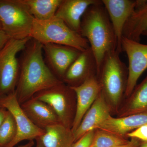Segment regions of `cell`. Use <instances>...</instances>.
<instances>
[{
	"label": "cell",
	"mask_w": 147,
	"mask_h": 147,
	"mask_svg": "<svg viewBox=\"0 0 147 147\" xmlns=\"http://www.w3.org/2000/svg\"><path fill=\"white\" fill-rule=\"evenodd\" d=\"M35 19L46 21L54 18L62 0H20Z\"/></svg>",
	"instance_id": "obj_20"
},
{
	"label": "cell",
	"mask_w": 147,
	"mask_h": 147,
	"mask_svg": "<svg viewBox=\"0 0 147 147\" xmlns=\"http://www.w3.org/2000/svg\"><path fill=\"white\" fill-rule=\"evenodd\" d=\"M42 50L45 63L61 81L68 69L82 52L73 47L53 43L43 44Z\"/></svg>",
	"instance_id": "obj_10"
},
{
	"label": "cell",
	"mask_w": 147,
	"mask_h": 147,
	"mask_svg": "<svg viewBox=\"0 0 147 147\" xmlns=\"http://www.w3.org/2000/svg\"><path fill=\"white\" fill-rule=\"evenodd\" d=\"M34 18L20 0H0V23L11 38H31Z\"/></svg>",
	"instance_id": "obj_5"
},
{
	"label": "cell",
	"mask_w": 147,
	"mask_h": 147,
	"mask_svg": "<svg viewBox=\"0 0 147 147\" xmlns=\"http://www.w3.org/2000/svg\"><path fill=\"white\" fill-rule=\"evenodd\" d=\"M44 134L39 137L44 147H71L74 143L71 129L59 123L45 129Z\"/></svg>",
	"instance_id": "obj_19"
},
{
	"label": "cell",
	"mask_w": 147,
	"mask_h": 147,
	"mask_svg": "<svg viewBox=\"0 0 147 147\" xmlns=\"http://www.w3.org/2000/svg\"><path fill=\"white\" fill-rule=\"evenodd\" d=\"M34 144L35 143L34 140H31V141H29L27 144L19 146L18 147H33L34 146Z\"/></svg>",
	"instance_id": "obj_29"
},
{
	"label": "cell",
	"mask_w": 147,
	"mask_h": 147,
	"mask_svg": "<svg viewBox=\"0 0 147 147\" xmlns=\"http://www.w3.org/2000/svg\"><path fill=\"white\" fill-rule=\"evenodd\" d=\"M138 147H147V142H144L143 143H142Z\"/></svg>",
	"instance_id": "obj_31"
},
{
	"label": "cell",
	"mask_w": 147,
	"mask_h": 147,
	"mask_svg": "<svg viewBox=\"0 0 147 147\" xmlns=\"http://www.w3.org/2000/svg\"><path fill=\"white\" fill-rule=\"evenodd\" d=\"M95 130H92L84 134L74 142L71 147H91Z\"/></svg>",
	"instance_id": "obj_25"
},
{
	"label": "cell",
	"mask_w": 147,
	"mask_h": 147,
	"mask_svg": "<svg viewBox=\"0 0 147 147\" xmlns=\"http://www.w3.org/2000/svg\"><path fill=\"white\" fill-rule=\"evenodd\" d=\"M0 106L11 113L16 122L17 133L6 147H14L25 140H34L41 137L45 130L35 125L21 108L15 92L0 98Z\"/></svg>",
	"instance_id": "obj_8"
},
{
	"label": "cell",
	"mask_w": 147,
	"mask_h": 147,
	"mask_svg": "<svg viewBox=\"0 0 147 147\" xmlns=\"http://www.w3.org/2000/svg\"><path fill=\"white\" fill-rule=\"evenodd\" d=\"M31 38H11L0 51V98L15 92L20 70L17 55Z\"/></svg>",
	"instance_id": "obj_6"
},
{
	"label": "cell",
	"mask_w": 147,
	"mask_h": 147,
	"mask_svg": "<svg viewBox=\"0 0 147 147\" xmlns=\"http://www.w3.org/2000/svg\"><path fill=\"white\" fill-rule=\"evenodd\" d=\"M113 26L117 40L116 51L120 53L124 27L136 6L134 0H102Z\"/></svg>",
	"instance_id": "obj_11"
},
{
	"label": "cell",
	"mask_w": 147,
	"mask_h": 147,
	"mask_svg": "<svg viewBox=\"0 0 147 147\" xmlns=\"http://www.w3.org/2000/svg\"><path fill=\"white\" fill-rule=\"evenodd\" d=\"M95 130L91 147H117L129 142L124 137L100 129Z\"/></svg>",
	"instance_id": "obj_22"
},
{
	"label": "cell",
	"mask_w": 147,
	"mask_h": 147,
	"mask_svg": "<svg viewBox=\"0 0 147 147\" xmlns=\"http://www.w3.org/2000/svg\"><path fill=\"white\" fill-rule=\"evenodd\" d=\"M142 36H144L147 37V30L143 32V34H142Z\"/></svg>",
	"instance_id": "obj_32"
},
{
	"label": "cell",
	"mask_w": 147,
	"mask_h": 147,
	"mask_svg": "<svg viewBox=\"0 0 147 147\" xmlns=\"http://www.w3.org/2000/svg\"><path fill=\"white\" fill-rule=\"evenodd\" d=\"M141 144L140 141L134 138H131V140L127 144L117 147H138Z\"/></svg>",
	"instance_id": "obj_27"
},
{
	"label": "cell",
	"mask_w": 147,
	"mask_h": 147,
	"mask_svg": "<svg viewBox=\"0 0 147 147\" xmlns=\"http://www.w3.org/2000/svg\"><path fill=\"white\" fill-rule=\"evenodd\" d=\"M128 98L121 117L147 112V75Z\"/></svg>",
	"instance_id": "obj_21"
},
{
	"label": "cell",
	"mask_w": 147,
	"mask_h": 147,
	"mask_svg": "<svg viewBox=\"0 0 147 147\" xmlns=\"http://www.w3.org/2000/svg\"><path fill=\"white\" fill-rule=\"evenodd\" d=\"M99 0H62L55 14L72 30L80 34L82 19L88 8Z\"/></svg>",
	"instance_id": "obj_15"
},
{
	"label": "cell",
	"mask_w": 147,
	"mask_h": 147,
	"mask_svg": "<svg viewBox=\"0 0 147 147\" xmlns=\"http://www.w3.org/2000/svg\"><path fill=\"white\" fill-rule=\"evenodd\" d=\"M73 90L63 82L37 93L33 97L47 103L54 110L60 122L70 129L74 118L71 115V97Z\"/></svg>",
	"instance_id": "obj_7"
},
{
	"label": "cell",
	"mask_w": 147,
	"mask_h": 147,
	"mask_svg": "<svg viewBox=\"0 0 147 147\" xmlns=\"http://www.w3.org/2000/svg\"><path fill=\"white\" fill-rule=\"evenodd\" d=\"M36 147H44L43 145L42 144V143H41V141H40L39 138L36 139Z\"/></svg>",
	"instance_id": "obj_30"
},
{
	"label": "cell",
	"mask_w": 147,
	"mask_h": 147,
	"mask_svg": "<svg viewBox=\"0 0 147 147\" xmlns=\"http://www.w3.org/2000/svg\"><path fill=\"white\" fill-rule=\"evenodd\" d=\"M97 74L96 61L90 47L81 52L65 74L62 82L69 87L78 86Z\"/></svg>",
	"instance_id": "obj_13"
},
{
	"label": "cell",
	"mask_w": 147,
	"mask_h": 147,
	"mask_svg": "<svg viewBox=\"0 0 147 147\" xmlns=\"http://www.w3.org/2000/svg\"><path fill=\"white\" fill-rule=\"evenodd\" d=\"M21 108L35 125L45 130L51 125L60 123L57 116L47 103L34 97L22 103Z\"/></svg>",
	"instance_id": "obj_16"
},
{
	"label": "cell",
	"mask_w": 147,
	"mask_h": 147,
	"mask_svg": "<svg viewBox=\"0 0 147 147\" xmlns=\"http://www.w3.org/2000/svg\"><path fill=\"white\" fill-rule=\"evenodd\" d=\"M146 124L147 112L119 118L110 116L97 129L124 137L131 130Z\"/></svg>",
	"instance_id": "obj_17"
},
{
	"label": "cell",
	"mask_w": 147,
	"mask_h": 147,
	"mask_svg": "<svg viewBox=\"0 0 147 147\" xmlns=\"http://www.w3.org/2000/svg\"><path fill=\"white\" fill-rule=\"evenodd\" d=\"M126 136L138 139L143 142H147V124L144 125L127 134Z\"/></svg>",
	"instance_id": "obj_24"
},
{
	"label": "cell",
	"mask_w": 147,
	"mask_h": 147,
	"mask_svg": "<svg viewBox=\"0 0 147 147\" xmlns=\"http://www.w3.org/2000/svg\"><path fill=\"white\" fill-rule=\"evenodd\" d=\"M110 116V107L101 90L74 133V142L87 132L97 129Z\"/></svg>",
	"instance_id": "obj_14"
},
{
	"label": "cell",
	"mask_w": 147,
	"mask_h": 147,
	"mask_svg": "<svg viewBox=\"0 0 147 147\" xmlns=\"http://www.w3.org/2000/svg\"><path fill=\"white\" fill-rule=\"evenodd\" d=\"M7 110L3 107H0V126L4 120Z\"/></svg>",
	"instance_id": "obj_28"
},
{
	"label": "cell",
	"mask_w": 147,
	"mask_h": 147,
	"mask_svg": "<svg viewBox=\"0 0 147 147\" xmlns=\"http://www.w3.org/2000/svg\"><path fill=\"white\" fill-rule=\"evenodd\" d=\"M135 9L125 25L124 37L140 42L142 34L147 30V0H136Z\"/></svg>",
	"instance_id": "obj_18"
},
{
	"label": "cell",
	"mask_w": 147,
	"mask_h": 147,
	"mask_svg": "<svg viewBox=\"0 0 147 147\" xmlns=\"http://www.w3.org/2000/svg\"><path fill=\"white\" fill-rule=\"evenodd\" d=\"M19 59L20 70L15 93L21 105L37 93L62 82L45 63L42 44L31 38Z\"/></svg>",
	"instance_id": "obj_1"
},
{
	"label": "cell",
	"mask_w": 147,
	"mask_h": 147,
	"mask_svg": "<svg viewBox=\"0 0 147 147\" xmlns=\"http://www.w3.org/2000/svg\"><path fill=\"white\" fill-rule=\"evenodd\" d=\"M16 133L17 127L15 120L11 113L7 110L0 126V147L7 146L15 138Z\"/></svg>",
	"instance_id": "obj_23"
},
{
	"label": "cell",
	"mask_w": 147,
	"mask_h": 147,
	"mask_svg": "<svg viewBox=\"0 0 147 147\" xmlns=\"http://www.w3.org/2000/svg\"><path fill=\"white\" fill-rule=\"evenodd\" d=\"M0 30H2V29L1 25V23H0Z\"/></svg>",
	"instance_id": "obj_33"
},
{
	"label": "cell",
	"mask_w": 147,
	"mask_h": 147,
	"mask_svg": "<svg viewBox=\"0 0 147 147\" xmlns=\"http://www.w3.org/2000/svg\"><path fill=\"white\" fill-rule=\"evenodd\" d=\"M119 55L116 50L107 53L97 72L101 91L114 106L117 105L125 93L128 77V68Z\"/></svg>",
	"instance_id": "obj_4"
},
{
	"label": "cell",
	"mask_w": 147,
	"mask_h": 147,
	"mask_svg": "<svg viewBox=\"0 0 147 147\" xmlns=\"http://www.w3.org/2000/svg\"><path fill=\"white\" fill-rule=\"evenodd\" d=\"M31 38L42 45L53 43L65 45L81 52L90 47L86 38L69 28L62 20L55 16L46 21L34 19Z\"/></svg>",
	"instance_id": "obj_3"
},
{
	"label": "cell",
	"mask_w": 147,
	"mask_h": 147,
	"mask_svg": "<svg viewBox=\"0 0 147 147\" xmlns=\"http://www.w3.org/2000/svg\"><path fill=\"white\" fill-rule=\"evenodd\" d=\"M70 87L76 98V112L71 128L74 134L101 91V88L96 76L90 77L78 86Z\"/></svg>",
	"instance_id": "obj_12"
},
{
	"label": "cell",
	"mask_w": 147,
	"mask_h": 147,
	"mask_svg": "<svg viewBox=\"0 0 147 147\" xmlns=\"http://www.w3.org/2000/svg\"><path fill=\"white\" fill-rule=\"evenodd\" d=\"M122 50L128 58V77L125 95L129 97L137 86V81L147 69V44H142L123 36Z\"/></svg>",
	"instance_id": "obj_9"
},
{
	"label": "cell",
	"mask_w": 147,
	"mask_h": 147,
	"mask_svg": "<svg viewBox=\"0 0 147 147\" xmlns=\"http://www.w3.org/2000/svg\"><path fill=\"white\" fill-rule=\"evenodd\" d=\"M0 107H1V106H0Z\"/></svg>",
	"instance_id": "obj_34"
},
{
	"label": "cell",
	"mask_w": 147,
	"mask_h": 147,
	"mask_svg": "<svg viewBox=\"0 0 147 147\" xmlns=\"http://www.w3.org/2000/svg\"><path fill=\"white\" fill-rule=\"evenodd\" d=\"M80 34L88 41L96 61L98 72L106 54L117 48L113 26L102 1L92 5L84 13Z\"/></svg>",
	"instance_id": "obj_2"
},
{
	"label": "cell",
	"mask_w": 147,
	"mask_h": 147,
	"mask_svg": "<svg viewBox=\"0 0 147 147\" xmlns=\"http://www.w3.org/2000/svg\"><path fill=\"white\" fill-rule=\"evenodd\" d=\"M11 39L10 37L3 30H0V51L5 46Z\"/></svg>",
	"instance_id": "obj_26"
}]
</instances>
